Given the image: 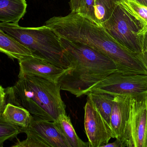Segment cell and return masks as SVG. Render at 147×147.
<instances>
[{"label":"cell","mask_w":147,"mask_h":147,"mask_svg":"<svg viewBox=\"0 0 147 147\" xmlns=\"http://www.w3.org/2000/svg\"><path fill=\"white\" fill-rule=\"evenodd\" d=\"M45 25L56 34L82 43L102 53L112 60L120 71L128 70L136 63V54L118 43L100 24L71 12L64 16H53Z\"/></svg>","instance_id":"obj_1"},{"label":"cell","mask_w":147,"mask_h":147,"mask_svg":"<svg viewBox=\"0 0 147 147\" xmlns=\"http://www.w3.org/2000/svg\"><path fill=\"white\" fill-rule=\"evenodd\" d=\"M59 38L73 67L59 79L61 90L80 97L106 77L118 71L114 61L102 53L82 43Z\"/></svg>","instance_id":"obj_2"},{"label":"cell","mask_w":147,"mask_h":147,"mask_svg":"<svg viewBox=\"0 0 147 147\" xmlns=\"http://www.w3.org/2000/svg\"><path fill=\"white\" fill-rule=\"evenodd\" d=\"M59 83L20 74L14 85L5 89L9 103L27 110L34 116L55 122L66 114Z\"/></svg>","instance_id":"obj_3"},{"label":"cell","mask_w":147,"mask_h":147,"mask_svg":"<svg viewBox=\"0 0 147 147\" xmlns=\"http://www.w3.org/2000/svg\"><path fill=\"white\" fill-rule=\"evenodd\" d=\"M1 29L28 48L34 57L41 58L59 67L72 70L59 37L54 30L45 25L38 27H23L12 22L0 23Z\"/></svg>","instance_id":"obj_4"},{"label":"cell","mask_w":147,"mask_h":147,"mask_svg":"<svg viewBox=\"0 0 147 147\" xmlns=\"http://www.w3.org/2000/svg\"><path fill=\"white\" fill-rule=\"evenodd\" d=\"M102 25L125 48L139 54L143 51L142 28L120 5H117L109 18Z\"/></svg>","instance_id":"obj_5"},{"label":"cell","mask_w":147,"mask_h":147,"mask_svg":"<svg viewBox=\"0 0 147 147\" xmlns=\"http://www.w3.org/2000/svg\"><path fill=\"white\" fill-rule=\"evenodd\" d=\"M88 92L107 93L114 96H138L146 95L147 74L116 72L93 86Z\"/></svg>","instance_id":"obj_6"},{"label":"cell","mask_w":147,"mask_h":147,"mask_svg":"<svg viewBox=\"0 0 147 147\" xmlns=\"http://www.w3.org/2000/svg\"><path fill=\"white\" fill-rule=\"evenodd\" d=\"M21 133L27 135L25 140L12 147H68L54 122L42 120L32 115L28 127L21 128Z\"/></svg>","instance_id":"obj_7"},{"label":"cell","mask_w":147,"mask_h":147,"mask_svg":"<svg viewBox=\"0 0 147 147\" xmlns=\"http://www.w3.org/2000/svg\"><path fill=\"white\" fill-rule=\"evenodd\" d=\"M84 109V125L89 147H103L111 139H115L110 126L88 97Z\"/></svg>","instance_id":"obj_8"},{"label":"cell","mask_w":147,"mask_h":147,"mask_svg":"<svg viewBox=\"0 0 147 147\" xmlns=\"http://www.w3.org/2000/svg\"><path fill=\"white\" fill-rule=\"evenodd\" d=\"M127 147H147V94L130 97Z\"/></svg>","instance_id":"obj_9"},{"label":"cell","mask_w":147,"mask_h":147,"mask_svg":"<svg viewBox=\"0 0 147 147\" xmlns=\"http://www.w3.org/2000/svg\"><path fill=\"white\" fill-rule=\"evenodd\" d=\"M130 97V96H115L110 121L115 139L121 140L127 147Z\"/></svg>","instance_id":"obj_10"},{"label":"cell","mask_w":147,"mask_h":147,"mask_svg":"<svg viewBox=\"0 0 147 147\" xmlns=\"http://www.w3.org/2000/svg\"><path fill=\"white\" fill-rule=\"evenodd\" d=\"M20 74L36 76L58 83L60 78L70 69H65L37 57H29L19 61Z\"/></svg>","instance_id":"obj_11"},{"label":"cell","mask_w":147,"mask_h":147,"mask_svg":"<svg viewBox=\"0 0 147 147\" xmlns=\"http://www.w3.org/2000/svg\"><path fill=\"white\" fill-rule=\"evenodd\" d=\"M27 7L26 0H0V21L18 24Z\"/></svg>","instance_id":"obj_12"},{"label":"cell","mask_w":147,"mask_h":147,"mask_svg":"<svg viewBox=\"0 0 147 147\" xmlns=\"http://www.w3.org/2000/svg\"><path fill=\"white\" fill-rule=\"evenodd\" d=\"M0 52L10 58L18 61L34 56L32 52L11 36L4 33L0 28Z\"/></svg>","instance_id":"obj_13"},{"label":"cell","mask_w":147,"mask_h":147,"mask_svg":"<svg viewBox=\"0 0 147 147\" xmlns=\"http://www.w3.org/2000/svg\"><path fill=\"white\" fill-rule=\"evenodd\" d=\"M54 122L68 147H89L88 142L83 141L76 133L70 117L66 113L60 115L57 120Z\"/></svg>","instance_id":"obj_14"},{"label":"cell","mask_w":147,"mask_h":147,"mask_svg":"<svg viewBox=\"0 0 147 147\" xmlns=\"http://www.w3.org/2000/svg\"><path fill=\"white\" fill-rule=\"evenodd\" d=\"M2 115L9 122L21 128L28 127L32 117L27 110L10 103L6 104Z\"/></svg>","instance_id":"obj_15"},{"label":"cell","mask_w":147,"mask_h":147,"mask_svg":"<svg viewBox=\"0 0 147 147\" xmlns=\"http://www.w3.org/2000/svg\"><path fill=\"white\" fill-rule=\"evenodd\" d=\"M117 5H120L140 25L143 36L147 32V6L136 0H119Z\"/></svg>","instance_id":"obj_16"},{"label":"cell","mask_w":147,"mask_h":147,"mask_svg":"<svg viewBox=\"0 0 147 147\" xmlns=\"http://www.w3.org/2000/svg\"><path fill=\"white\" fill-rule=\"evenodd\" d=\"M86 95L93 101L103 117L110 125L115 96L107 93L95 92H88Z\"/></svg>","instance_id":"obj_17"},{"label":"cell","mask_w":147,"mask_h":147,"mask_svg":"<svg viewBox=\"0 0 147 147\" xmlns=\"http://www.w3.org/2000/svg\"><path fill=\"white\" fill-rule=\"evenodd\" d=\"M21 133V127L11 124L0 114V147H3L4 142L16 138Z\"/></svg>","instance_id":"obj_18"},{"label":"cell","mask_w":147,"mask_h":147,"mask_svg":"<svg viewBox=\"0 0 147 147\" xmlns=\"http://www.w3.org/2000/svg\"><path fill=\"white\" fill-rule=\"evenodd\" d=\"M95 0H80L77 12L96 23L95 15Z\"/></svg>","instance_id":"obj_19"},{"label":"cell","mask_w":147,"mask_h":147,"mask_svg":"<svg viewBox=\"0 0 147 147\" xmlns=\"http://www.w3.org/2000/svg\"><path fill=\"white\" fill-rule=\"evenodd\" d=\"M95 15L96 23L100 25L109 18L106 7L99 0H95Z\"/></svg>","instance_id":"obj_20"},{"label":"cell","mask_w":147,"mask_h":147,"mask_svg":"<svg viewBox=\"0 0 147 147\" xmlns=\"http://www.w3.org/2000/svg\"><path fill=\"white\" fill-rule=\"evenodd\" d=\"M101 1L107 9L109 16H110L116 7L117 6V3L119 0H99Z\"/></svg>","instance_id":"obj_21"},{"label":"cell","mask_w":147,"mask_h":147,"mask_svg":"<svg viewBox=\"0 0 147 147\" xmlns=\"http://www.w3.org/2000/svg\"><path fill=\"white\" fill-rule=\"evenodd\" d=\"M80 0H70L69 5L71 12H77L79 7Z\"/></svg>","instance_id":"obj_22"},{"label":"cell","mask_w":147,"mask_h":147,"mask_svg":"<svg viewBox=\"0 0 147 147\" xmlns=\"http://www.w3.org/2000/svg\"><path fill=\"white\" fill-rule=\"evenodd\" d=\"M103 147H125L123 142L121 140L116 139V140L112 143H108Z\"/></svg>","instance_id":"obj_23"},{"label":"cell","mask_w":147,"mask_h":147,"mask_svg":"<svg viewBox=\"0 0 147 147\" xmlns=\"http://www.w3.org/2000/svg\"><path fill=\"white\" fill-rule=\"evenodd\" d=\"M6 102V92L5 89L0 85V103Z\"/></svg>","instance_id":"obj_24"},{"label":"cell","mask_w":147,"mask_h":147,"mask_svg":"<svg viewBox=\"0 0 147 147\" xmlns=\"http://www.w3.org/2000/svg\"><path fill=\"white\" fill-rule=\"evenodd\" d=\"M140 55L147 69V50H143L142 52L140 54Z\"/></svg>","instance_id":"obj_25"},{"label":"cell","mask_w":147,"mask_h":147,"mask_svg":"<svg viewBox=\"0 0 147 147\" xmlns=\"http://www.w3.org/2000/svg\"><path fill=\"white\" fill-rule=\"evenodd\" d=\"M143 50H147V32L143 36Z\"/></svg>","instance_id":"obj_26"},{"label":"cell","mask_w":147,"mask_h":147,"mask_svg":"<svg viewBox=\"0 0 147 147\" xmlns=\"http://www.w3.org/2000/svg\"><path fill=\"white\" fill-rule=\"evenodd\" d=\"M6 104V102L0 103V114H2Z\"/></svg>","instance_id":"obj_27"},{"label":"cell","mask_w":147,"mask_h":147,"mask_svg":"<svg viewBox=\"0 0 147 147\" xmlns=\"http://www.w3.org/2000/svg\"><path fill=\"white\" fill-rule=\"evenodd\" d=\"M140 3L147 6V0H136Z\"/></svg>","instance_id":"obj_28"}]
</instances>
